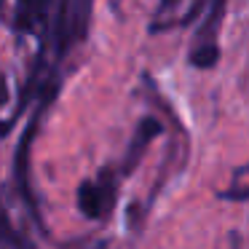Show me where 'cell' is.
<instances>
[{
  "label": "cell",
  "instance_id": "obj_1",
  "mask_svg": "<svg viewBox=\"0 0 249 249\" xmlns=\"http://www.w3.org/2000/svg\"><path fill=\"white\" fill-rule=\"evenodd\" d=\"M78 206L86 217H102L110 206V188L99 182H83L78 190Z\"/></svg>",
  "mask_w": 249,
  "mask_h": 249
},
{
  "label": "cell",
  "instance_id": "obj_2",
  "mask_svg": "<svg viewBox=\"0 0 249 249\" xmlns=\"http://www.w3.org/2000/svg\"><path fill=\"white\" fill-rule=\"evenodd\" d=\"M217 59H220V49L214 43H209V40L190 51V65L198 67V70H212L217 65Z\"/></svg>",
  "mask_w": 249,
  "mask_h": 249
},
{
  "label": "cell",
  "instance_id": "obj_3",
  "mask_svg": "<svg viewBox=\"0 0 249 249\" xmlns=\"http://www.w3.org/2000/svg\"><path fill=\"white\" fill-rule=\"evenodd\" d=\"M14 225L8 222V217H6V212L0 209V241H14Z\"/></svg>",
  "mask_w": 249,
  "mask_h": 249
},
{
  "label": "cell",
  "instance_id": "obj_4",
  "mask_svg": "<svg viewBox=\"0 0 249 249\" xmlns=\"http://www.w3.org/2000/svg\"><path fill=\"white\" fill-rule=\"evenodd\" d=\"M8 97H11V91H8V81H6V75L0 72V107L8 102Z\"/></svg>",
  "mask_w": 249,
  "mask_h": 249
},
{
  "label": "cell",
  "instance_id": "obj_5",
  "mask_svg": "<svg viewBox=\"0 0 249 249\" xmlns=\"http://www.w3.org/2000/svg\"><path fill=\"white\" fill-rule=\"evenodd\" d=\"M166 3H174V0H166Z\"/></svg>",
  "mask_w": 249,
  "mask_h": 249
}]
</instances>
